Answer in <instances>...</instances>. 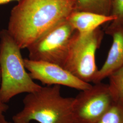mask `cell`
<instances>
[{
	"mask_svg": "<svg viewBox=\"0 0 123 123\" xmlns=\"http://www.w3.org/2000/svg\"><path fill=\"white\" fill-rule=\"evenodd\" d=\"M21 50L6 29L0 31V97L6 103L19 94L35 92L42 87L27 73Z\"/></svg>",
	"mask_w": 123,
	"mask_h": 123,
	"instance_id": "cell-3",
	"label": "cell"
},
{
	"mask_svg": "<svg viewBox=\"0 0 123 123\" xmlns=\"http://www.w3.org/2000/svg\"><path fill=\"white\" fill-rule=\"evenodd\" d=\"M112 0H75V11L111 15Z\"/></svg>",
	"mask_w": 123,
	"mask_h": 123,
	"instance_id": "cell-10",
	"label": "cell"
},
{
	"mask_svg": "<svg viewBox=\"0 0 123 123\" xmlns=\"http://www.w3.org/2000/svg\"><path fill=\"white\" fill-rule=\"evenodd\" d=\"M111 15L116 19L111 22L108 27L110 28L123 26V0H112Z\"/></svg>",
	"mask_w": 123,
	"mask_h": 123,
	"instance_id": "cell-13",
	"label": "cell"
},
{
	"mask_svg": "<svg viewBox=\"0 0 123 123\" xmlns=\"http://www.w3.org/2000/svg\"><path fill=\"white\" fill-rule=\"evenodd\" d=\"M0 123H13L8 121L3 114L0 115Z\"/></svg>",
	"mask_w": 123,
	"mask_h": 123,
	"instance_id": "cell-15",
	"label": "cell"
},
{
	"mask_svg": "<svg viewBox=\"0 0 123 123\" xmlns=\"http://www.w3.org/2000/svg\"><path fill=\"white\" fill-rule=\"evenodd\" d=\"M94 123H123V108L114 104Z\"/></svg>",
	"mask_w": 123,
	"mask_h": 123,
	"instance_id": "cell-12",
	"label": "cell"
},
{
	"mask_svg": "<svg viewBox=\"0 0 123 123\" xmlns=\"http://www.w3.org/2000/svg\"><path fill=\"white\" fill-rule=\"evenodd\" d=\"M74 29L67 20L56 25L26 49L29 59L50 62L63 67Z\"/></svg>",
	"mask_w": 123,
	"mask_h": 123,
	"instance_id": "cell-5",
	"label": "cell"
},
{
	"mask_svg": "<svg viewBox=\"0 0 123 123\" xmlns=\"http://www.w3.org/2000/svg\"><path fill=\"white\" fill-rule=\"evenodd\" d=\"M8 106L6 103L3 102L0 97V115L3 114V113L6 112L8 109Z\"/></svg>",
	"mask_w": 123,
	"mask_h": 123,
	"instance_id": "cell-14",
	"label": "cell"
},
{
	"mask_svg": "<svg viewBox=\"0 0 123 123\" xmlns=\"http://www.w3.org/2000/svg\"><path fill=\"white\" fill-rule=\"evenodd\" d=\"M75 0H19L12 9L7 31L21 49L75 11Z\"/></svg>",
	"mask_w": 123,
	"mask_h": 123,
	"instance_id": "cell-1",
	"label": "cell"
},
{
	"mask_svg": "<svg viewBox=\"0 0 123 123\" xmlns=\"http://www.w3.org/2000/svg\"><path fill=\"white\" fill-rule=\"evenodd\" d=\"M74 98L64 97L59 85L42 87L28 93L23 108L12 117L14 123H75L73 110Z\"/></svg>",
	"mask_w": 123,
	"mask_h": 123,
	"instance_id": "cell-2",
	"label": "cell"
},
{
	"mask_svg": "<svg viewBox=\"0 0 123 123\" xmlns=\"http://www.w3.org/2000/svg\"><path fill=\"white\" fill-rule=\"evenodd\" d=\"M104 35L100 27L84 35L75 31L62 67L81 81L93 83L98 70L96 52L101 46Z\"/></svg>",
	"mask_w": 123,
	"mask_h": 123,
	"instance_id": "cell-4",
	"label": "cell"
},
{
	"mask_svg": "<svg viewBox=\"0 0 123 123\" xmlns=\"http://www.w3.org/2000/svg\"><path fill=\"white\" fill-rule=\"evenodd\" d=\"M116 19L112 15L105 16L88 12L74 11L71 14L67 20L80 35L89 34L102 25Z\"/></svg>",
	"mask_w": 123,
	"mask_h": 123,
	"instance_id": "cell-9",
	"label": "cell"
},
{
	"mask_svg": "<svg viewBox=\"0 0 123 123\" xmlns=\"http://www.w3.org/2000/svg\"><path fill=\"white\" fill-rule=\"evenodd\" d=\"M114 104L108 84H94L74 98L73 110L75 123H94Z\"/></svg>",
	"mask_w": 123,
	"mask_h": 123,
	"instance_id": "cell-6",
	"label": "cell"
},
{
	"mask_svg": "<svg viewBox=\"0 0 123 123\" xmlns=\"http://www.w3.org/2000/svg\"><path fill=\"white\" fill-rule=\"evenodd\" d=\"M1 82V72H0V85Z\"/></svg>",
	"mask_w": 123,
	"mask_h": 123,
	"instance_id": "cell-17",
	"label": "cell"
},
{
	"mask_svg": "<svg viewBox=\"0 0 123 123\" xmlns=\"http://www.w3.org/2000/svg\"><path fill=\"white\" fill-rule=\"evenodd\" d=\"M19 0H0V6L6 4L13 1H17V2Z\"/></svg>",
	"mask_w": 123,
	"mask_h": 123,
	"instance_id": "cell-16",
	"label": "cell"
},
{
	"mask_svg": "<svg viewBox=\"0 0 123 123\" xmlns=\"http://www.w3.org/2000/svg\"><path fill=\"white\" fill-rule=\"evenodd\" d=\"M109 88L114 104L123 108V66L108 77Z\"/></svg>",
	"mask_w": 123,
	"mask_h": 123,
	"instance_id": "cell-11",
	"label": "cell"
},
{
	"mask_svg": "<svg viewBox=\"0 0 123 123\" xmlns=\"http://www.w3.org/2000/svg\"><path fill=\"white\" fill-rule=\"evenodd\" d=\"M24 63L31 78L47 86L59 85L82 91L92 85L78 79L62 66L50 62L24 59Z\"/></svg>",
	"mask_w": 123,
	"mask_h": 123,
	"instance_id": "cell-7",
	"label": "cell"
},
{
	"mask_svg": "<svg viewBox=\"0 0 123 123\" xmlns=\"http://www.w3.org/2000/svg\"><path fill=\"white\" fill-rule=\"evenodd\" d=\"M104 32L112 37L113 43L105 61L98 69L94 84L101 82L123 66V26L114 28L107 26Z\"/></svg>",
	"mask_w": 123,
	"mask_h": 123,
	"instance_id": "cell-8",
	"label": "cell"
}]
</instances>
